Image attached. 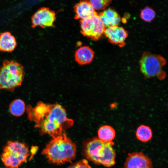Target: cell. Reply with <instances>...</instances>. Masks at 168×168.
Masks as SVG:
<instances>
[{
  "label": "cell",
  "mask_w": 168,
  "mask_h": 168,
  "mask_svg": "<svg viewBox=\"0 0 168 168\" xmlns=\"http://www.w3.org/2000/svg\"><path fill=\"white\" fill-rule=\"evenodd\" d=\"M16 46L15 38L10 32L5 31L0 34V51L11 52Z\"/></svg>",
  "instance_id": "obj_14"
},
{
  "label": "cell",
  "mask_w": 168,
  "mask_h": 168,
  "mask_svg": "<svg viewBox=\"0 0 168 168\" xmlns=\"http://www.w3.org/2000/svg\"><path fill=\"white\" fill-rule=\"evenodd\" d=\"M25 75L21 64L14 60H4L0 68V89L13 91L21 85Z\"/></svg>",
  "instance_id": "obj_4"
},
{
  "label": "cell",
  "mask_w": 168,
  "mask_h": 168,
  "mask_svg": "<svg viewBox=\"0 0 168 168\" xmlns=\"http://www.w3.org/2000/svg\"><path fill=\"white\" fill-rule=\"evenodd\" d=\"M67 168H91L87 160L83 159L72 164Z\"/></svg>",
  "instance_id": "obj_20"
},
{
  "label": "cell",
  "mask_w": 168,
  "mask_h": 168,
  "mask_svg": "<svg viewBox=\"0 0 168 168\" xmlns=\"http://www.w3.org/2000/svg\"><path fill=\"white\" fill-rule=\"evenodd\" d=\"M93 50L86 46H81L79 48L75 54V61L79 64L84 65L91 63L94 57Z\"/></svg>",
  "instance_id": "obj_13"
},
{
  "label": "cell",
  "mask_w": 168,
  "mask_h": 168,
  "mask_svg": "<svg viewBox=\"0 0 168 168\" xmlns=\"http://www.w3.org/2000/svg\"><path fill=\"white\" fill-rule=\"evenodd\" d=\"M150 159L142 152H133L128 154L124 163V168H152Z\"/></svg>",
  "instance_id": "obj_9"
},
{
  "label": "cell",
  "mask_w": 168,
  "mask_h": 168,
  "mask_svg": "<svg viewBox=\"0 0 168 168\" xmlns=\"http://www.w3.org/2000/svg\"><path fill=\"white\" fill-rule=\"evenodd\" d=\"M112 0H86L91 6L96 10L105 9Z\"/></svg>",
  "instance_id": "obj_19"
},
{
  "label": "cell",
  "mask_w": 168,
  "mask_h": 168,
  "mask_svg": "<svg viewBox=\"0 0 168 168\" xmlns=\"http://www.w3.org/2000/svg\"><path fill=\"white\" fill-rule=\"evenodd\" d=\"M26 109L24 101L19 99L13 100L11 103L9 110L10 113L13 116H20L24 113Z\"/></svg>",
  "instance_id": "obj_17"
},
{
  "label": "cell",
  "mask_w": 168,
  "mask_h": 168,
  "mask_svg": "<svg viewBox=\"0 0 168 168\" xmlns=\"http://www.w3.org/2000/svg\"><path fill=\"white\" fill-rule=\"evenodd\" d=\"M111 43L122 47L128 36V32L123 27L118 26L105 28L104 34Z\"/></svg>",
  "instance_id": "obj_10"
},
{
  "label": "cell",
  "mask_w": 168,
  "mask_h": 168,
  "mask_svg": "<svg viewBox=\"0 0 168 168\" xmlns=\"http://www.w3.org/2000/svg\"><path fill=\"white\" fill-rule=\"evenodd\" d=\"M75 144L64 133L53 138L42 152L49 162L57 165L71 162L75 158Z\"/></svg>",
  "instance_id": "obj_2"
},
{
  "label": "cell",
  "mask_w": 168,
  "mask_h": 168,
  "mask_svg": "<svg viewBox=\"0 0 168 168\" xmlns=\"http://www.w3.org/2000/svg\"><path fill=\"white\" fill-rule=\"evenodd\" d=\"M136 135L138 139L142 142L149 141L152 137V132L151 128L148 126L142 125L137 128Z\"/></svg>",
  "instance_id": "obj_16"
},
{
  "label": "cell",
  "mask_w": 168,
  "mask_h": 168,
  "mask_svg": "<svg viewBox=\"0 0 168 168\" xmlns=\"http://www.w3.org/2000/svg\"><path fill=\"white\" fill-rule=\"evenodd\" d=\"M74 10L76 19H85L98 14L86 0H81L75 5Z\"/></svg>",
  "instance_id": "obj_11"
},
{
  "label": "cell",
  "mask_w": 168,
  "mask_h": 168,
  "mask_svg": "<svg viewBox=\"0 0 168 168\" xmlns=\"http://www.w3.org/2000/svg\"><path fill=\"white\" fill-rule=\"evenodd\" d=\"M99 16L105 28L118 26L121 21V18L118 13L111 8L104 10Z\"/></svg>",
  "instance_id": "obj_12"
},
{
  "label": "cell",
  "mask_w": 168,
  "mask_h": 168,
  "mask_svg": "<svg viewBox=\"0 0 168 168\" xmlns=\"http://www.w3.org/2000/svg\"><path fill=\"white\" fill-rule=\"evenodd\" d=\"M166 63V59L161 56L145 52L139 61L141 72L146 78L156 77L163 80L166 77L162 68Z\"/></svg>",
  "instance_id": "obj_6"
},
{
  "label": "cell",
  "mask_w": 168,
  "mask_h": 168,
  "mask_svg": "<svg viewBox=\"0 0 168 168\" xmlns=\"http://www.w3.org/2000/svg\"><path fill=\"white\" fill-rule=\"evenodd\" d=\"M38 149V147L37 146H32L31 149V155L30 157V159L31 160L33 157V156L36 152Z\"/></svg>",
  "instance_id": "obj_21"
},
{
  "label": "cell",
  "mask_w": 168,
  "mask_h": 168,
  "mask_svg": "<svg viewBox=\"0 0 168 168\" xmlns=\"http://www.w3.org/2000/svg\"><path fill=\"white\" fill-rule=\"evenodd\" d=\"M56 19L55 12L46 7L39 9L31 16V27L39 26L42 28L53 26Z\"/></svg>",
  "instance_id": "obj_8"
},
{
  "label": "cell",
  "mask_w": 168,
  "mask_h": 168,
  "mask_svg": "<svg viewBox=\"0 0 168 168\" xmlns=\"http://www.w3.org/2000/svg\"><path fill=\"white\" fill-rule=\"evenodd\" d=\"M114 143L104 142L98 138H94L84 141L82 153L87 160L97 165L110 167L115 163Z\"/></svg>",
  "instance_id": "obj_3"
},
{
  "label": "cell",
  "mask_w": 168,
  "mask_h": 168,
  "mask_svg": "<svg viewBox=\"0 0 168 168\" xmlns=\"http://www.w3.org/2000/svg\"><path fill=\"white\" fill-rule=\"evenodd\" d=\"M30 155L26 143L17 141H8L3 148L1 158L7 168H18L27 161Z\"/></svg>",
  "instance_id": "obj_5"
},
{
  "label": "cell",
  "mask_w": 168,
  "mask_h": 168,
  "mask_svg": "<svg viewBox=\"0 0 168 168\" xmlns=\"http://www.w3.org/2000/svg\"><path fill=\"white\" fill-rule=\"evenodd\" d=\"M156 13L153 9L149 7H146L141 10L140 14L141 18L144 21L149 22L155 17Z\"/></svg>",
  "instance_id": "obj_18"
},
{
  "label": "cell",
  "mask_w": 168,
  "mask_h": 168,
  "mask_svg": "<svg viewBox=\"0 0 168 168\" xmlns=\"http://www.w3.org/2000/svg\"><path fill=\"white\" fill-rule=\"evenodd\" d=\"M81 32L86 37L96 41L104 34L105 28L101 21L99 14L80 20Z\"/></svg>",
  "instance_id": "obj_7"
},
{
  "label": "cell",
  "mask_w": 168,
  "mask_h": 168,
  "mask_svg": "<svg viewBox=\"0 0 168 168\" xmlns=\"http://www.w3.org/2000/svg\"><path fill=\"white\" fill-rule=\"evenodd\" d=\"M98 138L105 142H112L115 136V131L111 126L105 125L100 127L98 131Z\"/></svg>",
  "instance_id": "obj_15"
},
{
  "label": "cell",
  "mask_w": 168,
  "mask_h": 168,
  "mask_svg": "<svg viewBox=\"0 0 168 168\" xmlns=\"http://www.w3.org/2000/svg\"><path fill=\"white\" fill-rule=\"evenodd\" d=\"M29 119L33 121L41 135L47 134L54 138L64 133V129L73 125V120L68 118L64 109L56 103L49 105L39 102L34 107L26 108Z\"/></svg>",
  "instance_id": "obj_1"
}]
</instances>
